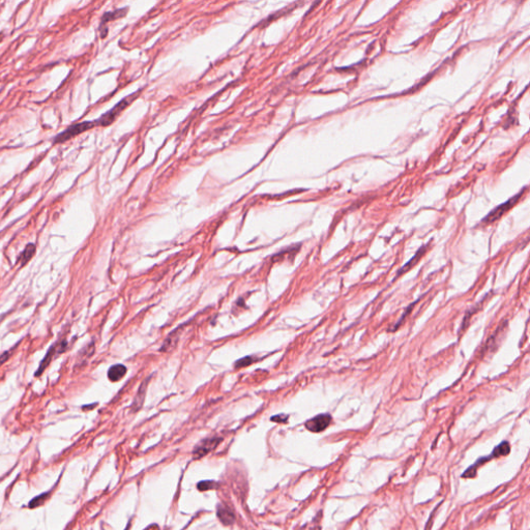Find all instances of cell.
<instances>
[{"label": "cell", "instance_id": "cell-1", "mask_svg": "<svg viewBox=\"0 0 530 530\" xmlns=\"http://www.w3.org/2000/svg\"><path fill=\"white\" fill-rule=\"evenodd\" d=\"M510 453V444L508 441H502L501 443H499L497 446H495L494 450L492 451V453L488 455H486V457H481L480 459H478L476 461V463L472 464L470 467H468L466 470L464 471V473L462 474V478L464 479H472V478H476L477 476V472H478V469L482 466L483 464H486V462L488 461H491L493 459L495 458H499V457H504V455H507L508 454Z\"/></svg>", "mask_w": 530, "mask_h": 530}, {"label": "cell", "instance_id": "cell-2", "mask_svg": "<svg viewBox=\"0 0 530 530\" xmlns=\"http://www.w3.org/2000/svg\"><path fill=\"white\" fill-rule=\"evenodd\" d=\"M140 95V91H137V92H134V94L129 95L128 97H126L124 100H122L119 101V103H117L112 109L109 110L108 112H106L105 114L101 115L99 119L95 120V124H96V126H108L110 125H112L115 119L118 117V115L123 112V111L132 103V101L134 100H136V98Z\"/></svg>", "mask_w": 530, "mask_h": 530}, {"label": "cell", "instance_id": "cell-3", "mask_svg": "<svg viewBox=\"0 0 530 530\" xmlns=\"http://www.w3.org/2000/svg\"><path fill=\"white\" fill-rule=\"evenodd\" d=\"M94 127H96L95 120H94V122H82V123L74 124V125L70 126H68L66 129H63V131L61 133H59L57 136H55V138L53 139V143L54 144L64 143V142L71 140L72 138L77 137L80 134L84 133V132L88 131V129H91Z\"/></svg>", "mask_w": 530, "mask_h": 530}, {"label": "cell", "instance_id": "cell-4", "mask_svg": "<svg viewBox=\"0 0 530 530\" xmlns=\"http://www.w3.org/2000/svg\"><path fill=\"white\" fill-rule=\"evenodd\" d=\"M522 194H523V191L520 192L519 194H517L515 197H511L505 203L497 206L495 209H493L490 213H488L487 217L482 220V223H485V224H492L493 222L499 220L502 216L505 215L506 211H508L511 207L515 205V204L518 202V200L520 199L521 195H522Z\"/></svg>", "mask_w": 530, "mask_h": 530}, {"label": "cell", "instance_id": "cell-5", "mask_svg": "<svg viewBox=\"0 0 530 530\" xmlns=\"http://www.w3.org/2000/svg\"><path fill=\"white\" fill-rule=\"evenodd\" d=\"M331 421L332 417L330 414L322 413L312 417L311 420L305 423L304 426L306 429L313 433H320L325 429H328V427L331 424Z\"/></svg>", "mask_w": 530, "mask_h": 530}, {"label": "cell", "instance_id": "cell-6", "mask_svg": "<svg viewBox=\"0 0 530 530\" xmlns=\"http://www.w3.org/2000/svg\"><path fill=\"white\" fill-rule=\"evenodd\" d=\"M221 440L222 439L219 438V437H210V438H206L200 441L196 445V448L194 449V459H200L204 457V455H206L209 452L217 448V445L221 442Z\"/></svg>", "mask_w": 530, "mask_h": 530}, {"label": "cell", "instance_id": "cell-7", "mask_svg": "<svg viewBox=\"0 0 530 530\" xmlns=\"http://www.w3.org/2000/svg\"><path fill=\"white\" fill-rule=\"evenodd\" d=\"M127 11H128V7H124V8H118V10H115L112 12H107L103 15V17H101V24H100V31H101V38L103 39L106 38L107 32H108L106 24L108 22L119 19V18H124L126 15Z\"/></svg>", "mask_w": 530, "mask_h": 530}, {"label": "cell", "instance_id": "cell-8", "mask_svg": "<svg viewBox=\"0 0 530 530\" xmlns=\"http://www.w3.org/2000/svg\"><path fill=\"white\" fill-rule=\"evenodd\" d=\"M217 514H218V518L221 520V522L224 525L233 524L235 517H234V514L232 513L229 507L223 505H219Z\"/></svg>", "mask_w": 530, "mask_h": 530}, {"label": "cell", "instance_id": "cell-9", "mask_svg": "<svg viewBox=\"0 0 530 530\" xmlns=\"http://www.w3.org/2000/svg\"><path fill=\"white\" fill-rule=\"evenodd\" d=\"M148 381H150V378L144 380L143 382L141 383L140 387H139L138 392H137V395L134 399V402H133V411H138L139 409L141 408V406L143 405V402H144V398H145V393H146V388H147V384H148Z\"/></svg>", "mask_w": 530, "mask_h": 530}, {"label": "cell", "instance_id": "cell-10", "mask_svg": "<svg viewBox=\"0 0 530 530\" xmlns=\"http://www.w3.org/2000/svg\"><path fill=\"white\" fill-rule=\"evenodd\" d=\"M126 368L124 365H114L108 371V378L113 382H116L126 376Z\"/></svg>", "mask_w": 530, "mask_h": 530}, {"label": "cell", "instance_id": "cell-11", "mask_svg": "<svg viewBox=\"0 0 530 530\" xmlns=\"http://www.w3.org/2000/svg\"><path fill=\"white\" fill-rule=\"evenodd\" d=\"M425 252H426V247H422L420 250L417 251L416 254H415V256L412 257V258H411L410 260H409V261H408L401 269H400V272L397 274V277H400L401 275H403L404 273L408 272L409 269H411V268L413 267V265H415V264L417 263L418 260H420L421 257L425 254Z\"/></svg>", "mask_w": 530, "mask_h": 530}, {"label": "cell", "instance_id": "cell-12", "mask_svg": "<svg viewBox=\"0 0 530 530\" xmlns=\"http://www.w3.org/2000/svg\"><path fill=\"white\" fill-rule=\"evenodd\" d=\"M56 346H57V345H54L51 349H49V351H48V353H47V355L45 356L44 360L42 361V364H41V366H40V368H39V371L36 372V375L41 374L42 372L45 370V368L48 366V364L51 361V359H52V357H53V355H54V353L56 352V350H55V349H56Z\"/></svg>", "mask_w": 530, "mask_h": 530}, {"label": "cell", "instance_id": "cell-13", "mask_svg": "<svg viewBox=\"0 0 530 530\" xmlns=\"http://www.w3.org/2000/svg\"><path fill=\"white\" fill-rule=\"evenodd\" d=\"M34 251H35V246L33 244H29L28 246L25 248V250L23 251V253H22V255L20 257V260H21L23 264L29 261V259L34 254Z\"/></svg>", "mask_w": 530, "mask_h": 530}, {"label": "cell", "instance_id": "cell-14", "mask_svg": "<svg viewBox=\"0 0 530 530\" xmlns=\"http://www.w3.org/2000/svg\"><path fill=\"white\" fill-rule=\"evenodd\" d=\"M48 496H49V492L44 493V494H42V495L36 496L34 499H32V500L29 502V507H30V508H35V507H38V506L42 505L44 504V502H45L46 500H47Z\"/></svg>", "mask_w": 530, "mask_h": 530}, {"label": "cell", "instance_id": "cell-15", "mask_svg": "<svg viewBox=\"0 0 530 530\" xmlns=\"http://www.w3.org/2000/svg\"><path fill=\"white\" fill-rule=\"evenodd\" d=\"M198 489L200 491H207V490H212L218 487V483L215 482V481H211V480H203V481H200L198 483Z\"/></svg>", "mask_w": 530, "mask_h": 530}, {"label": "cell", "instance_id": "cell-16", "mask_svg": "<svg viewBox=\"0 0 530 530\" xmlns=\"http://www.w3.org/2000/svg\"><path fill=\"white\" fill-rule=\"evenodd\" d=\"M253 362H254V357H252V356H247V357L240 358L239 360H237V361L235 362L234 368L238 370V369H240V368L248 367V366H250L251 364H253Z\"/></svg>", "mask_w": 530, "mask_h": 530}, {"label": "cell", "instance_id": "cell-17", "mask_svg": "<svg viewBox=\"0 0 530 530\" xmlns=\"http://www.w3.org/2000/svg\"><path fill=\"white\" fill-rule=\"evenodd\" d=\"M287 420H288V415H285V414H280V415H276L272 417V421L277 422V423H286Z\"/></svg>", "mask_w": 530, "mask_h": 530}, {"label": "cell", "instance_id": "cell-18", "mask_svg": "<svg viewBox=\"0 0 530 530\" xmlns=\"http://www.w3.org/2000/svg\"><path fill=\"white\" fill-rule=\"evenodd\" d=\"M11 354H12V351H6L3 353V354L0 355V366L4 364V362L7 360V358L11 356Z\"/></svg>", "mask_w": 530, "mask_h": 530}, {"label": "cell", "instance_id": "cell-19", "mask_svg": "<svg viewBox=\"0 0 530 530\" xmlns=\"http://www.w3.org/2000/svg\"><path fill=\"white\" fill-rule=\"evenodd\" d=\"M426 530H428V525H427V526H426Z\"/></svg>", "mask_w": 530, "mask_h": 530}]
</instances>
